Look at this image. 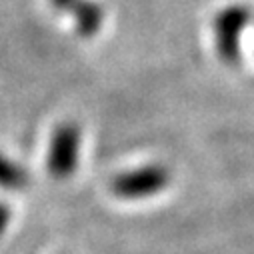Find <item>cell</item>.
Returning a JSON list of instances; mask_svg holds the SVG:
<instances>
[{"instance_id": "obj_1", "label": "cell", "mask_w": 254, "mask_h": 254, "mask_svg": "<svg viewBox=\"0 0 254 254\" xmlns=\"http://www.w3.org/2000/svg\"><path fill=\"white\" fill-rule=\"evenodd\" d=\"M168 184L170 170L160 162H148L116 174L110 182V190L122 200H144L160 194Z\"/></svg>"}, {"instance_id": "obj_2", "label": "cell", "mask_w": 254, "mask_h": 254, "mask_svg": "<svg viewBox=\"0 0 254 254\" xmlns=\"http://www.w3.org/2000/svg\"><path fill=\"white\" fill-rule=\"evenodd\" d=\"M250 8L244 4H230L214 16L212 34L216 54L226 64H238L242 58V36L250 24Z\"/></svg>"}, {"instance_id": "obj_3", "label": "cell", "mask_w": 254, "mask_h": 254, "mask_svg": "<svg viewBox=\"0 0 254 254\" xmlns=\"http://www.w3.org/2000/svg\"><path fill=\"white\" fill-rule=\"evenodd\" d=\"M82 150V128L76 122H62L58 124L46 152V168L52 178L66 180L70 178L80 164Z\"/></svg>"}, {"instance_id": "obj_4", "label": "cell", "mask_w": 254, "mask_h": 254, "mask_svg": "<svg viewBox=\"0 0 254 254\" xmlns=\"http://www.w3.org/2000/svg\"><path fill=\"white\" fill-rule=\"evenodd\" d=\"M68 14L74 20V30L80 38H92L104 24V10L96 0H76Z\"/></svg>"}, {"instance_id": "obj_5", "label": "cell", "mask_w": 254, "mask_h": 254, "mask_svg": "<svg viewBox=\"0 0 254 254\" xmlns=\"http://www.w3.org/2000/svg\"><path fill=\"white\" fill-rule=\"evenodd\" d=\"M30 182V176L22 164L0 152V188L8 192H20Z\"/></svg>"}, {"instance_id": "obj_6", "label": "cell", "mask_w": 254, "mask_h": 254, "mask_svg": "<svg viewBox=\"0 0 254 254\" xmlns=\"http://www.w3.org/2000/svg\"><path fill=\"white\" fill-rule=\"evenodd\" d=\"M10 208L4 204V202H0V236H2L10 224Z\"/></svg>"}, {"instance_id": "obj_7", "label": "cell", "mask_w": 254, "mask_h": 254, "mask_svg": "<svg viewBox=\"0 0 254 254\" xmlns=\"http://www.w3.org/2000/svg\"><path fill=\"white\" fill-rule=\"evenodd\" d=\"M50 2H52V6H54L58 12H68L70 6L76 2V0H50Z\"/></svg>"}]
</instances>
